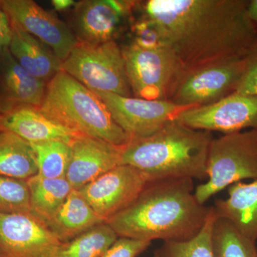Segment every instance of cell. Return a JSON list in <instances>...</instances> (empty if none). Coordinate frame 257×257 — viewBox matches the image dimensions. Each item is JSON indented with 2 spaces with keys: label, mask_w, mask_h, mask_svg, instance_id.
<instances>
[{
  "label": "cell",
  "mask_w": 257,
  "mask_h": 257,
  "mask_svg": "<svg viewBox=\"0 0 257 257\" xmlns=\"http://www.w3.org/2000/svg\"><path fill=\"white\" fill-rule=\"evenodd\" d=\"M248 0H149L145 15L165 30L185 69L242 60L257 40Z\"/></svg>",
  "instance_id": "obj_1"
},
{
  "label": "cell",
  "mask_w": 257,
  "mask_h": 257,
  "mask_svg": "<svg viewBox=\"0 0 257 257\" xmlns=\"http://www.w3.org/2000/svg\"><path fill=\"white\" fill-rule=\"evenodd\" d=\"M193 180L149 182L128 207L106 223L119 237L150 242L192 239L202 230L211 210L196 199Z\"/></svg>",
  "instance_id": "obj_2"
},
{
  "label": "cell",
  "mask_w": 257,
  "mask_h": 257,
  "mask_svg": "<svg viewBox=\"0 0 257 257\" xmlns=\"http://www.w3.org/2000/svg\"><path fill=\"white\" fill-rule=\"evenodd\" d=\"M211 132L195 130L178 119L157 133L133 139L121 148V165L138 169L149 182L207 177Z\"/></svg>",
  "instance_id": "obj_3"
},
{
  "label": "cell",
  "mask_w": 257,
  "mask_h": 257,
  "mask_svg": "<svg viewBox=\"0 0 257 257\" xmlns=\"http://www.w3.org/2000/svg\"><path fill=\"white\" fill-rule=\"evenodd\" d=\"M40 109L58 124L114 146L131 141L100 97L62 69L47 84Z\"/></svg>",
  "instance_id": "obj_4"
},
{
  "label": "cell",
  "mask_w": 257,
  "mask_h": 257,
  "mask_svg": "<svg viewBox=\"0 0 257 257\" xmlns=\"http://www.w3.org/2000/svg\"><path fill=\"white\" fill-rule=\"evenodd\" d=\"M207 177V182L194 189V196L202 204L232 184L246 179L257 180V131L224 134L213 139Z\"/></svg>",
  "instance_id": "obj_5"
},
{
  "label": "cell",
  "mask_w": 257,
  "mask_h": 257,
  "mask_svg": "<svg viewBox=\"0 0 257 257\" xmlns=\"http://www.w3.org/2000/svg\"><path fill=\"white\" fill-rule=\"evenodd\" d=\"M62 69L94 92L133 96L122 50L114 42L100 44L78 41Z\"/></svg>",
  "instance_id": "obj_6"
},
{
  "label": "cell",
  "mask_w": 257,
  "mask_h": 257,
  "mask_svg": "<svg viewBox=\"0 0 257 257\" xmlns=\"http://www.w3.org/2000/svg\"><path fill=\"white\" fill-rule=\"evenodd\" d=\"M121 50L134 97L170 101L186 69L174 51L143 50L133 42Z\"/></svg>",
  "instance_id": "obj_7"
},
{
  "label": "cell",
  "mask_w": 257,
  "mask_h": 257,
  "mask_svg": "<svg viewBox=\"0 0 257 257\" xmlns=\"http://www.w3.org/2000/svg\"><path fill=\"white\" fill-rule=\"evenodd\" d=\"M243 69L244 59L212 62L185 69L170 101L188 107L218 102L236 92Z\"/></svg>",
  "instance_id": "obj_8"
},
{
  "label": "cell",
  "mask_w": 257,
  "mask_h": 257,
  "mask_svg": "<svg viewBox=\"0 0 257 257\" xmlns=\"http://www.w3.org/2000/svg\"><path fill=\"white\" fill-rule=\"evenodd\" d=\"M94 92L104 101L116 124L132 140L157 133L170 121L178 119L181 113L193 108L167 100H147L113 93Z\"/></svg>",
  "instance_id": "obj_9"
},
{
  "label": "cell",
  "mask_w": 257,
  "mask_h": 257,
  "mask_svg": "<svg viewBox=\"0 0 257 257\" xmlns=\"http://www.w3.org/2000/svg\"><path fill=\"white\" fill-rule=\"evenodd\" d=\"M63 243L32 213H0V257H58Z\"/></svg>",
  "instance_id": "obj_10"
},
{
  "label": "cell",
  "mask_w": 257,
  "mask_h": 257,
  "mask_svg": "<svg viewBox=\"0 0 257 257\" xmlns=\"http://www.w3.org/2000/svg\"><path fill=\"white\" fill-rule=\"evenodd\" d=\"M148 182L146 176L138 169L120 165L77 191L106 222L128 207Z\"/></svg>",
  "instance_id": "obj_11"
},
{
  "label": "cell",
  "mask_w": 257,
  "mask_h": 257,
  "mask_svg": "<svg viewBox=\"0 0 257 257\" xmlns=\"http://www.w3.org/2000/svg\"><path fill=\"white\" fill-rule=\"evenodd\" d=\"M182 124L195 130L239 133L257 131V95L234 93L210 105L190 108L179 115Z\"/></svg>",
  "instance_id": "obj_12"
},
{
  "label": "cell",
  "mask_w": 257,
  "mask_h": 257,
  "mask_svg": "<svg viewBox=\"0 0 257 257\" xmlns=\"http://www.w3.org/2000/svg\"><path fill=\"white\" fill-rule=\"evenodd\" d=\"M13 25L48 47L63 62L78 43L75 34L60 19L31 0L0 1Z\"/></svg>",
  "instance_id": "obj_13"
},
{
  "label": "cell",
  "mask_w": 257,
  "mask_h": 257,
  "mask_svg": "<svg viewBox=\"0 0 257 257\" xmlns=\"http://www.w3.org/2000/svg\"><path fill=\"white\" fill-rule=\"evenodd\" d=\"M136 2L87 0L76 5L73 23L79 42L100 44L114 40Z\"/></svg>",
  "instance_id": "obj_14"
},
{
  "label": "cell",
  "mask_w": 257,
  "mask_h": 257,
  "mask_svg": "<svg viewBox=\"0 0 257 257\" xmlns=\"http://www.w3.org/2000/svg\"><path fill=\"white\" fill-rule=\"evenodd\" d=\"M70 146L72 153L65 178L75 190L121 165V148L104 140L79 134Z\"/></svg>",
  "instance_id": "obj_15"
},
{
  "label": "cell",
  "mask_w": 257,
  "mask_h": 257,
  "mask_svg": "<svg viewBox=\"0 0 257 257\" xmlns=\"http://www.w3.org/2000/svg\"><path fill=\"white\" fill-rule=\"evenodd\" d=\"M0 125L30 143L60 140L70 145L79 135L47 117L40 108L25 104L5 113L0 117Z\"/></svg>",
  "instance_id": "obj_16"
},
{
  "label": "cell",
  "mask_w": 257,
  "mask_h": 257,
  "mask_svg": "<svg viewBox=\"0 0 257 257\" xmlns=\"http://www.w3.org/2000/svg\"><path fill=\"white\" fill-rule=\"evenodd\" d=\"M217 217L230 221L241 234L257 241V180L240 182L228 188V197L216 200Z\"/></svg>",
  "instance_id": "obj_17"
},
{
  "label": "cell",
  "mask_w": 257,
  "mask_h": 257,
  "mask_svg": "<svg viewBox=\"0 0 257 257\" xmlns=\"http://www.w3.org/2000/svg\"><path fill=\"white\" fill-rule=\"evenodd\" d=\"M12 27L13 37L8 48L13 58L32 75L50 82L62 70V61L35 37L13 24Z\"/></svg>",
  "instance_id": "obj_18"
},
{
  "label": "cell",
  "mask_w": 257,
  "mask_h": 257,
  "mask_svg": "<svg viewBox=\"0 0 257 257\" xmlns=\"http://www.w3.org/2000/svg\"><path fill=\"white\" fill-rule=\"evenodd\" d=\"M102 223L105 221L97 215L78 191L72 189L47 224L64 243Z\"/></svg>",
  "instance_id": "obj_19"
},
{
  "label": "cell",
  "mask_w": 257,
  "mask_h": 257,
  "mask_svg": "<svg viewBox=\"0 0 257 257\" xmlns=\"http://www.w3.org/2000/svg\"><path fill=\"white\" fill-rule=\"evenodd\" d=\"M37 174L30 143L8 130L0 133V176L27 181Z\"/></svg>",
  "instance_id": "obj_20"
},
{
  "label": "cell",
  "mask_w": 257,
  "mask_h": 257,
  "mask_svg": "<svg viewBox=\"0 0 257 257\" xmlns=\"http://www.w3.org/2000/svg\"><path fill=\"white\" fill-rule=\"evenodd\" d=\"M30 192L32 214L47 223L72 192L66 178L50 179L37 175L27 180Z\"/></svg>",
  "instance_id": "obj_21"
},
{
  "label": "cell",
  "mask_w": 257,
  "mask_h": 257,
  "mask_svg": "<svg viewBox=\"0 0 257 257\" xmlns=\"http://www.w3.org/2000/svg\"><path fill=\"white\" fill-rule=\"evenodd\" d=\"M7 55L3 74L7 92L15 101L40 108L46 94V82L29 73L9 52Z\"/></svg>",
  "instance_id": "obj_22"
},
{
  "label": "cell",
  "mask_w": 257,
  "mask_h": 257,
  "mask_svg": "<svg viewBox=\"0 0 257 257\" xmlns=\"http://www.w3.org/2000/svg\"><path fill=\"white\" fill-rule=\"evenodd\" d=\"M211 243L214 257H257V241L241 234L223 218L216 216Z\"/></svg>",
  "instance_id": "obj_23"
},
{
  "label": "cell",
  "mask_w": 257,
  "mask_h": 257,
  "mask_svg": "<svg viewBox=\"0 0 257 257\" xmlns=\"http://www.w3.org/2000/svg\"><path fill=\"white\" fill-rule=\"evenodd\" d=\"M118 238L107 223H102L62 243L58 257H102Z\"/></svg>",
  "instance_id": "obj_24"
},
{
  "label": "cell",
  "mask_w": 257,
  "mask_h": 257,
  "mask_svg": "<svg viewBox=\"0 0 257 257\" xmlns=\"http://www.w3.org/2000/svg\"><path fill=\"white\" fill-rule=\"evenodd\" d=\"M36 157L38 174L50 179L65 178L70 162V145L60 140L30 143Z\"/></svg>",
  "instance_id": "obj_25"
},
{
  "label": "cell",
  "mask_w": 257,
  "mask_h": 257,
  "mask_svg": "<svg viewBox=\"0 0 257 257\" xmlns=\"http://www.w3.org/2000/svg\"><path fill=\"white\" fill-rule=\"evenodd\" d=\"M216 218L214 207H211L205 224L199 234L184 241L164 242L155 257H214L211 235Z\"/></svg>",
  "instance_id": "obj_26"
},
{
  "label": "cell",
  "mask_w": 257,
  "mask_h": 257,
  "mask_svg": "<svg viewBox=\"0 0 257 257\" xmlns=\"http://www.w3.org/2000/svg\"><path fill=\"white\" fill-rule=\"evenodd\" d=\"M0 213L32 214L27 181L0 176Z\"/></svg>",
  "instance_id": "obj_27"
},
{
  "label": "cell",
  "mask_w": 257,
  "mask_h": 257,
  "mask_svg": "<svg viewBox=\"0 0 257 257\" xmlns=\"http://www.w3.org/2000/svg\"><path fill=\"white\" fill-rule=\"evenodd\" d=\"M133 43L147 50L170 48L165 30L157 20L145 15L132 25Z\"/></svg>",
  "instance_id": "obj_28"
},
{
  "label": "cell",
  "mask_w": 257,
  "mask_h": 257,
  "mask_svg": "<svg viewBox=\"0 0 257 257\" xmlns=\"http://www.w3.org/2000/svg\"><path fill=\"white\" fill-rule=\"evenodd\" d=\"M236 93L257 95V40L244 58V69Z\"/></svg>",
  "instance_id": "obj_29"
},
{
  "label": "cell",
  "mask_w": 257,
  "mask_h": 257,
  "mask_svg": "<svg viewBox=\"0 0 257 257\" xmlns=\"http://www.w3.org/2000/svg\"><path fill=\"white\" fill-rule=\"evenodd\" d=\"M150 241L119 237L102 257H136L150 246Z\"/></svg>",
  "instance_id": "obj_30"
},
{
  "label": "cell",
  "mask_w": 257,
  "mask_h": 257,
  "mask_svg": "<svg viewBox=\"0 0 257 257\" xmlns=\"http://www.w3.org/2000/svg\"><path fill=\"white\" fill-rule=\"evenodd\" d=\"M13 37V27L8 15L0 5V51L8 49Z\"/></svg>",
  "instance_id": "obj_31"
},
{
  "label": "cell",
  "mask_w": 257,
  "mask_h": 257,
  "mask_svg": "<svg viewBox=\"0 0 257 257\" xmlns=\"http://www.w3.org/2000/svg\"><path fill=\"white\" fill-rule=\"evenodd\" d=\"M247 15L257 30V0H248Z\"/></svg>",
  "instance_id": "obj_32"
},
{
  "label": "cell",
  "mask_w": 257,
  "mask_h": 257,
  "mask_svg": "<svg viewBox=\"0 0 257 257\" xmlns=\"http://www.w3.org/2000/svg\"><path fill=\"white\" fill-rule=\"evenodd\" d=\"M52 3L57 11H64L75 5V2L72 0H53Z\"/></svg>",
  "instance_id": "obj_33"
}]
</instances>
